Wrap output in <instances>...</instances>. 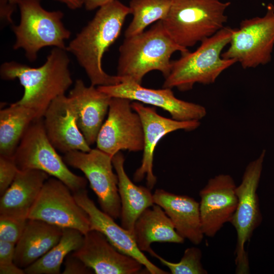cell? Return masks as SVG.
I'll list each match as a JSON object with an SVG mask.
<instances>
[{"instance_id":"obj_30","label":"cell","mask_w":274,"mask_h":274,"mask_svg":"<svg viewBox=\"0 0 274 274\" xmlns=\"http://www.w3.org/2000/svg\"><path fill=\"white\" fill-rule=\"evenodd\" d=\"M19 169L12 157L0 156V195L2 196L13 182Z\"/></svg>"},{"instance_id":"obj_35","label":"cell","mask_w":274,"mask_h":274,"mask_svg":"<svg viewBox=\"0 0 274 274\" xmlns=\"http://www.w3.org/2000/svg\"><path fill=\"white\" fill-rule=\"evenodd\" d=\"M1 274H24V269L19 267L14 263L13 264L0 266Z\"/></svg>"},{"instance_id":"obj_9","label":"cell","mask_w":274,"mask_h":274,"mask_svg":"<svg viewBox=\"0 0 274 274\" xmlns=\"http://www.w3.org/2000/svg\"><path fill=\"white\" fill-rule=\"evenodd\" d=\"M274 48V5L267 6L265 15L242 20L234 28L228 48L222 54L243 68L256 67L269 63Z\"/></svg>"},{"instance_id":"obj_3","label":"cell","mask_w":274,"mask_h":274,"mask_svg":"<svg viewBox=\"0 0 274 274\" xmlns=\"http://www.w3.org/2000/svg\"><path fill=\"white\" fill-rule=\"evenodd\" d=\"M187 51L175 43L159 21L147 30L125 38L119 49L117 75L139 84L152 71L160 72L166 78L171 70L173 54Z\"/></svg>"},{"instance_id":"obj_16","label":"cell","mask_w":274,"mask_h":274,"mask_svg":"<svg viewBox=\"0 0 274 274\" xmlns=\"http://www.w3.org/2000/svg\"><path fill=\"white\" fill-rule=\"evenodd\" d=\"M96 274H135L144 266L133 257L115 248L100 232L84 234L80 248L72 252Z\"/></svg>"},{"instance_id":"obj_21","label":"cell","mask_w":274,"mask_h":274,"mask_svg":"<svg viewBox=\"0 0 274 274\" xmlns=\"http://www.w3.org/2000/svg\"><path fill=\"white\" fill-rule=\"evenodd\" d=\"M49 175L38 169L19 170L13 182L1 196L0 215L28 219Z\"/></svg>"},{"instance_id":"obj_37","label":"cell","mask_w":274,"mask_h":274,"mask_svg":"<svg viewBox=\"0 0 274 274\" xmlns=\"http://www.w3.org/2000/svg\"><path fill=\"white\" fill-rule=\"evenodd\" d=\"M9 2L12 4H15V5H16V4H18V3L21 1V0H8Z\"/></svg>"},{"instance_id":"obj_32","label":"cell","mask_w":274,"mask_h":274,"mask_svg":"<svg viewBox=\"0 0 274 274\" xmlns=\"http://www.w3.org/2000/svg\"><path fill=\"white\" fill-rule=\"evenodd\" d=\"M15 245L0 240V266L9 265L15 263Z\"/></svg>"},{"instance_id":"obj_4","label":"cell","mask_w":274,"mask_h":274,"mask_svg":"<svg viewBox=\"0 0 274 274\" xmlns=\"http://www.w3.org/2000/svg\"><path fill=\"white\" fill-rule=\"evenodd\" d=\"M233 29L224 27L202 41L194 51L182 53L179 59L172 61L171 70L163 88L176 87L186 91L196 83H214L224 71L237 63L234 59L222 57L223 50L230 43Z\"/></svg>"},{"instance_id":"obj_20","label":"cell","mask_w":274,"mask_h":274,"mask_svg":"<svg viewBox=\"0 0 274 274\" xmlns=\"http://www.w3.org/2000/svg\"><path fill=\"white\" fill-rule=\"evenodd\" d=\"M154 203L159 206L173 222L178 234L194 245L199 244L202 231L199 203L193 198L158 189L153 194Z\"/></svg>"},{"instance_id":"obj_29","label":"cell","mask_w":274,"mask_h":274,"mask_svg":"<svg viewBox=\"0 0 274 274\" xmlns=\"http://www.w3.org/2000/svg\"><path fill=\"white\" fill-rule=\"evenodd\" d=\"M27 220L0 215V240L16 244L24 231Z\"/></svg>"},{"instance_id":"obj_17","label":"cell","mask_w":274,"mask_h":274,"mask_svg":"<svg viewBox=\"0 0 274 274\" xmlns=\"http://www.w3.org/2000/svg\"><path fill=\"white\" fill-rule=\"evenodd\" d=\"M79 205L87 214L90 230L102 233L118 250L139 261L151 274L168 273L152 263L138 247L132 233L118 225L112 217L99 210L89 197L86 189L73 193Z\"/></svg>"},{"instance_id":"obj_10","label":"cell","mask_w":274,"mask_h":274,"mask_svg":"<svg viewBox=\"0 0 274 274\" xmlns=\"http://www.w3.org/2000/svg\"><path fill=\"white\" fill-rule=\"evenodd\" d=\"M28 219L43 221L61 228L78 230L83 234L90 230L86 212L79 205L71 190L52 177L45 182Z\"/></svg>"},{"instance_id":"obj_27","label":"cell","mask_w":274,"mask_h":274,"mask_svg":"<svg viewBox=\"0 0 274 274\" xmlns=\"http://www.w3.org/2000/svg\"><path fill=\"white\" fill-rule=\"evenodd\" d=\"M171 3L172 0H131L129 8L133 17L125 30V38L141 33L152 23L163 20Z\"/></svg>"},{"instance_id":"obj_26","label":"cell","mask_w":274,"mask_h":274,"mask_svg":"<svg viewBox=\"0 0 274 274\" xmlns=\"http://www.w3.org/2000/svg\"><path fill=\"white\" fill-rule=\"evenodd\" d=\"M59 241L47 253L24 269L26 274H59L66 257L82 246L84 234L78 230L62 228Z\"/></svg>"},{"instance_id":"obj_24","label":"cell","mask_w":274,"mask_h":274,"mask_svg":"<svg viewBox=\"0 0 274 274\" xmlns=\"http://www.w3.org/2000/svg\"><path fill=\"white\" fill-rule=\"evenodd\" d=\"M133 236L139 249L151 256L155 252L151 248L154 242L183 244L185 239L177 232L170 218L158 205L148 208L136 220Z\"/></svg>"},{"instance_id":"obj_7","label":"cell","mask_w":274,"mask_h":274,"mask_svg":"<svg viewBox=\"0 0 274 274\" xmlns=\"http://www.w3.org/2000/svg\"><path fill=\"white\" fill-rule=\"evenodd\" d=\"M19 170L38 169L64 183L73 193L85 189L86 179L72 172L46 134L43 118L36 119L22 136L13 156Z\"/></svg>"},{"instance_id":"obj_11","label":"cell","mask_w":274,"mask_h":274,"mask_svg":"<svg viewBox=\"0 0 274 274\" xmlns=\"http://www.w3.org/2000/svg\"><path fill=\"white\" fill-rule=\"evenodd\" d=\"M112 158L96 148L89 152L71 151L65 153L63 159L67 164L83 173L97 197L101 210L116 220L120 218L121 202Z\"/></svg>"},{"instance_id":"obj_2","label":"cell","mask_w":274,"mask_h":274,"mask_svg":"<svg viewBox=\"0 0 274 274\" xmlns=\"http://www.w3.org/2000/svg\"><path fill=\"white\" fill-rule=\"evenodd\" d=\"M69 64L66 51L54 47L41 66L6 62L1 65L0 74L4 80H19L24 91L15 102L33 110L39 119L43 117L52 101L64 94L73 84Z\"/></svg>"},{"instance_id":"obj_8","label":"cell","mask_w":274,"mask_h":274,"mask_svg":"<svg viewBox=\"0 0 274 274\" xmlns=\"http://www.w3.org/2000/svg\"><path fill=\"white\" fill-rule=\"evenodd\" d=\"M265 155L263 150L260 156L250 162L244 172L242 182L236 186L235 192L237 204L230 221L237 234L235 250V272L238 274L249 273V263L245 245L255 229L261 224L262 217L257 190L259 183Z\"/></svg>"},{"instance_id":"obj_1","label":"cell","mask_w":274,"mask_h":274,"mask_svg":"<svg viewBox=\"0 0 274 274\" xmlns=\"http://www.w3.org/2000/svg\"><path fill=\"white\" fill-rule=\"evenodd\" d=\"M130 10L118 0L99 8L94 16L66 47L83 68L93 86L118 84L122 78L106 73L102 67L106 51L120 35Z\"/></svg>"},{"instance_id":"obj_6","label":"cell","mask_w":274,"mask_h":274,"mask_svg":"<svg viewBox=\"0 0 274 274\" xmlns=\"http://www.w3.org/2000/svg\"><path fill=\"white\" fill-rule=\"evenodd\" d=\"M41 2L21 0L18 4L20 22L12 26L16 36L14 49H23L30 61H35L39 51L45 47L65 50V41L71 36V31L62 21L63 13L60 11L46 10Z\"/></svg>"},{"instance_id":"obj_18","label":"cell","mask_w":274,"mask_h":274,"mask_svg":"<svg viewBox=\"0 0 274 274\" xmlns=\"http://www.w3.org/2000/svg\"><path fill=\"white\" fill-rule=\"evenodd\" d=\"M43 118L48 138L56 150L64 154L91 150L78 127L76 111L68 96L63 94L54 99Z\"/></svg>"},{"instance_id":"obj_5","label":"cell","mask_w":274,"mask_h":274,"mask_svg":"<svg viewBox=\"0 0 274 274\" xmlns=\"http://www.w3.org/2000/svg\"><path fill=\"white\" fill-rule=\"evenodd\" d=\"M230 5L221 0H172L162 22L175 43L188 49L224 27Z\"/></svg>"},{"instance_id":"obj_36","label":"cell","mask_w":274,"mask_h":274,"mask_svg":"<svg viewBox=\"0 0 274 274\" xmlns=\"http://www.w3.org/2000/svg\"><path fill=\"white\" fill-rule=\"evenodd\" d=\"M65 4L67 7L72 10L81 8L83 5L81 0H54Z\"/></svg>"},{"instance_id":"obj_28","label":"cell","mask_w":274,"mask_h":274,"mask_svg":"<svg viewBox=\"0 0 274 274\" xmlns=\"http://www.w3.org/2000/svg\"><path fill=\"white\" fill-rule=\"evenodd\" d=\"M157 258L168 268L172 274H207V271L201 262L202 252L200 249L192 247L187 248L180 261L177 263L169 262L155 252L152 255Z\"/></svg>"},{"instance_id":"obj_22","label":"cell","mask_w":274,"mask_h":274,"mask_svg":"<svg viewBox=\"0 0 274 274\" xmlns=\"http://www.w3.org/2000/svg\"><path fill=\"white\" fill-rule=\"evenodd\" d=\"M62 228L43 221L28 219L15 245L14 262L25 269L42 257L60 240Z\"/></svg>"},{"instance_id":"obj_14","label":"cell","mask_w":274,"mask_h":274,"mask_svg":"<svg viewBox=\"0 0 274 274\" xmlns=\"http://www.w3.org/2000/svg\"><path fill=\"white\" fill-rule=\"evenodd\" d=\"M98 89L112 97H121L159 107L178 121H199L206 115L201 105L177 98L171 88L154 89L123 80L114 85L99 86Z\"/></svg>"},{"instance_id":"obj_12","label":"cell","mask_w":274,"mask_h":274,"mask_svg":"<svg viewBox=\"0 0 274 274\" xmlns=\"http://www.w3.org/2000/svg\"><path fill=\"white\" fill-rule=\"evenodd\" d=\"M132 110L130 100L112 97L108 117L97 136V148L112 157L122 150H143L142 123L139 114Z\"/></svg>"},{"instance_id":"obj_19","label":"cell","mask_w":274,"mask_h":274,"mask_svg":"<svg viewBox=\"0 0 274 274\" xmlns=\"http://www.w3.org/2000/svg\"><path fill=\"white\" fill-rule=\"evenodd\" d=\"M68 96L75 107L78 127L91 146L96 142L112 97L94 86H86L81 79L76 81Z\"/></svg>"},{"instance_id":"obj_13","label":"cell","mask_w":274,"mask_h":274,"mask_svg":"<svg viewBox=\"0 0 274 274\" xmlns=\"http://www.w3.org/2000/svg\"><path fill=\"white\" fill-rule=\"evenodd\" d=\"M131 106L141 119L144 140L142 163L134 173L133 180L139 182L146 177L147 187L151 190L157 181L153 166L154 152L159 141L166 134L177 130H194L200 125V122L178 121L165 118L159 115L154 107H146L136 101L131 103Z\"/></svg>"},{"instance_id":"obj_31","label":"cell","mask_w":274,"mask_h":274,"mask_svg":"<svg viewBox=\"0 0 274 274\" xmlns=\"http://www.w3.org/2000/svg\"><path fill=\"white\" fill-rule=\"evenodd\" d=\"M63 274H89L93 270L88 267L81 259L73 255L72 253L65 258Z\"/></svg>"},{"instance_id":"obj_34","label":"cell","mask_w":274,"mask_h":274,"mask_svg":"<svg viewBox=\"0 0 274 274\" xmlns=\"http://www.w3.org/2000/svg\"><path fill=\"white\" fill-rule=\"evenodd\" d=\"M115 0H81L87 10H93Z\"/></svg>"},{"instance_id":"obj_15","label":"cell","mask_w":274,"mask_h":274,"mask_svg":"<svg viewBox=\"0 0 274 274\" xmlns=\"http://www.w3.org/2000/svg\"><path fill=\"white\" fill-rule=\"evenodd\" d=\"M236 187L231 176L220 174L209 179L200 191L199 212L204 235L214 236L230 222L237 204Z\"/></svg>"},{"instance_id":"obj_33","label":"cell","mask_w":274,"mask_h":274,"mask_svg":"<svg viewBox=\"0 0 274 274\" xmlns=\"http://www.w3.org/2000/svg\"><path fill=\"white\" fill-rule=\"evenodd\" d=\"M15 6L8 0H0L1 20L3 24L12 23L11 16Z\"/></svg>"},{"instance_id":"obj_25","label":"cell","mask_w":274,"mask_h":274,"mask_svg":"<svg viewBox=\"0 0 274 274\" xmlns=\"http://www.w3.org/2000/svg\"><path fill=\"white\" fill-rule=\"evenodd\" d=\"M36 119L33 110L16 102L1 110L0 156H13L25 132Z\"/></svg>"},{"instance_id":"obj_23","label":"cell","mask_w":274,"mask_h":274,"mask_svg":"<svg viewBox=\"0 0 274 274\" xmlns=\"http://www.w3.org/2000/svg\"><path fill=\"white\" fill-rule=\"evenodd\" d=\"M124 157L119 152L112 158L118 178V192L121 202V226L133 234L135 222L144 210L154 203L149 188L138 186L127 175L124 167Z\"/></svg>"}]
</instances>
